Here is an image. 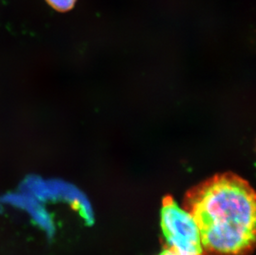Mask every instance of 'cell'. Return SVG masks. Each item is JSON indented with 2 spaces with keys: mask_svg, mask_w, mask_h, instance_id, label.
<instances>
[{
  "mask_svg": "<svg viewBox=\"0 0 256 255\" xmlns=\"http://www.w3.org/2000/svg\"><path fill=\"white\" fill-rule=\"evenodd\" d=\"M160 255H178V254L175 252V251L172 250V248H166L164 250L162 251V253L160 254Z\"/></svg>",
  "mask_w": 256,
  "mask_h": 255,
  "instance_id": "277c9868",
  "label": "cell"
},
{
  "mask_svg": "<svg viewBox=\"0 0 256 255\" xmlns=\"http://www.w3.org/2000/svg\"><path fill=\"white\" fill-rule=\"evenodd\" d=\"M184 208L198 228L203 254L250 255L256 246V193L232 172L218 174L186 193Z\"/></svg>",
  "mask_w": 256,
  "mask_h": 255,
  "instance_id": "6da1fadb",
  "label": "cell"
},
{
  "mask_svg": "<svg viewBox=\"0 0 256 255\" xmlns=\"http://www.w3.org/2000/svg\"><path fill=\"white\" fill-rule=\"evenodd\" d=\"M52 8L59 12H68L75 5L76 0H46Z\"/></svg>",
  "mask_w": 256,
  "mask_h": 255,
  "instance_id": "3957f363",
  "label": "cell"
},
{
  "mask_svg": "<svg viewBox=\"0 0 256 255\" xmlns=\"http://www.w3.org/2000/svg\"><path fill=\"white\" fill-rule=\"evenodd\" d=\"M161 226L168 248L178 255H203L200 234L194 218L171 196L162 200Z\"/></svg>",
  "mask_w": 256,
  "mask_h": 255,
  "instance_id": "7a4b0ae2",
  "label": "cell"
}]
</instances>
